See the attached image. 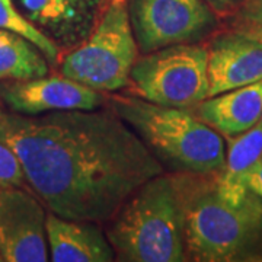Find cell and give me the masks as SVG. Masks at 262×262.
<instances>
[{"instance_id":"cell-3","label":"cell","mask_w":262,"mask_h":262,"mask_svg":"<svg viewBox=\"0 0 262 262\" xmlns=\"http://www.w3.org/2000/svg\"><path fill=\"white\" fill-rule=\"evenodd\" d=\"M106 103L140 136L160 163H166L172 170L217 175L225 166L223 136L187 108L118 94L106 96Z\"/></svg>"},{"instance_id":"cell-7","label":"cell","mask_w":262,"mask_h":262,"mask_svg":"<svg viewBox=\"0 0 262 262\" xmlns=\"http://www.w3.org/2000/svg\"><path fill=\"white\" fill-rule=\"evenodd\" d=\"M130 19L143 54L159 48L198 42L215 27L213 10L203 0H133Z\"/></svg>"},{"instance_id":"cell-8","label":"cell","mask_w":262,"mask_h":262,"mask_svg":"<svg viewBox=\"0 0 262 262\" xmlns=\"http://www.w3.org/2000/svg\"><path fill=\"white\" fill-rule=\"evenodd\" d=\"M46 207L22 187L0 188V258L6 262L48 261Z\"/></svg>"},{"instance_id":"cell-21","label":"cell","mask_w":262,"mask_h":262,"mask_svg":"<svg viewBox=\"0 0 262 262\" xmlns=\"http://www.w3.org/2000/svg\"><path fill=\"white\" fill-rule=\"evenodd\" d=\"M0 261H2V258H0Z\"/></svg>"},{"instance_id":"cell-17","label":"cell","mask_w":262,"mask_h":262,"mask_svg":"<svg viewBox=\"0 0 262 262\" xmlns=\"http://www.w3.org/2000/svg\"><path fill=\"white\" fill-rule=\"evenodd\" d=\"M233 13L230 29L262 44V0H242Z\"/></svg>"},{"instance_id":"cell-11","label":"cell","mask_w":262,"mask_h":262,"mask_svg":"<svg viewBox=\"0 0 262 262\" xmlns=\"http://www.w3.org/2000/svg\"><path fill=\"white\" fill-rule=\"evenodd\" d=\"M48 255L53 262H110L115 252L99 223L47 213Z\"/></svg>"},{"instance_id":"cell-6","label":"cell","mask_w":262,"mask_h":262,"mask_svg":"<svg viewBox=\"0 0 262 262\" xmlns=\"http://www.w3.org/2000/svg\"><path fill=\"white\" fill-rule=\"evenodd\" d=\"M130 80L146 101L191 108L208 98L206 47L189 42L146 53L136 60Z\"/></svg>"},{"instance_id":"cell-14","label":"cell","mask_w":262,"mask_h":262,"mask_svg":"<svg viewBox=\"0 0 262 262\" xmlns=\"http://www.w3.org/2000/svg\"><path fill=\"white\" fill-rule=\"evenodd\" d=\"M47 73V58L32 42L0 29V80H25Z\"/></svg>"},{"instance_id":"cell-5","label":"cell","mask_w":262,"mask_h":262,"mask_svg":"<svg viewBox=\"0 0 262 262\" xmlns=\"http://www.w3.org/2000/svg\"><path fill=\"white\" fill-rule=\"evenodd\" d=\"M137 53L127 0H103L91 35L66 56L61 75L99 92H117L131 82Z\"/></svg>"},{"instance_id":"cell-2","label":"cell","mask_w":262,"mask_h":262,"mask_svg":"<svg viewBox=\"0 0 262 262\" xmlns=\"http://www.w3.org/2000/svg\"><path fill=\"white\" fill-rule=\"evenodd\" d=\"M184 208L185 258L262 262V198L248 189L237 204L217 194L215 175L175 172Z\"/></svg>"},{"instance_id":"cell-19","label":"cell","mask_w":262,"mask_h":262,"mask_svg":"<svg viewBox=\"0 0 262 262\" xmlns=\"http://www.w3.org/2000/svg\"><path fill=\"white\" fill-rule=\"evenodd\" d=\"M246 185L252 192H255L256 195H259L262 198V159L248 173Z\"/></svg>"},{"instance_id":"cell-13","label":"cell","mask_w":262,"mask_h":262,"mask_svg":"<svg viewBox=\"0 0 262 262\" xmlns=\"http://www.w3.org/2000/svg\"><path fill=\"white\" fill-rule=\"evenodd\" d=\"M262 159V118L252 128L227 137L223 169L214 177L217 194L230 204H237L248 192L246 177Z\"/></svg>"},{"instance_id":"cell-10","label":"cell","mask_w":262,"mask_h":262,"mask_svg":"<svg viewBox=\"0 0 262 262\" xmlns=\"http://www.w3.org/2000/svg\"><path fill=\"white\" fill-rule=\"evenodd\" d=\"M208 96L223 94L262 79V44L229 29L206 47Z\"/></svg>"},{"instance_id":"cell-4","label":"cell","mask_w":262,"mask_h":262,"mask_svg":"<svg viewBox=\"0 0 262 262\" xmlns=\"http://www.w3.org/2000/svg\"><path fill=\"white\" fill-rule=\"evenodd\" d=\"M105 234L122 262H184V208L177 177L144 182L108 222Z\"/></svg>"},{"instance_id":"cell-1","label":"cell","mask_w":262,"mask_h":262,"mask_svg":"<svg viewBox=\"0 0 262 262\" xmlns=\"http://www.w3.org/2000/svg\"><path fill=\"white\" fill-rule=\"evenodd\" d=\"M0 141L18 156L42 206L69 220L108 223L134 191L165 172L113 110L24 115L0 108Z\"/></svg>"},{"instance_id":"cell-9","label":"cell","mask_w":262,"mask_h":262,"mask_svg":"<svg viewBox=\"0 0 262 262\" xmlns=\"http://www.w3.org/2000/svg\"><path fill=\"white\" fill-rule=\"evenodd\" d=\"M0 98L10 111L39 115L51 111H94L106 103L103 92L66 76H41L25 80L0 82Z\"/></svg>"},{"instance_id":"cell-18","label":"cell","mask_w":262,"mask_h":262,"mask_svg":"<svg viewBox=\"0 0 262 262\" xmlns=\"http://www.w3.org/2000/svg\"><path fill=\"white\" fill-rule=\"evenodd\" d=\"M25 173L15 151L0 141V188L25 187Z\"/></svg>"},{"instance_id":"cell-12","label":"cell","mask_w":262,"mask_h":262,"mask_svg":"<svg viewBox=\"0 0 262 262\" xmlns=\"http://www.w3.org/2000/svg\"><path fill=\"white\" fill-rule=\"evenodd\" d=\"M187 110L225 139L237 136L252 128L262 118V79L208 96Z\"/></svg>"},{"instance_id":"cell-16","label":"cell","mask_w":262,"mask_h":262,"mask_svg":"<svg viewBox=\"0 0 262 262\" xmlns=\"http://www.w3.org/2000/svg\"><path fill=\"white\" fill-rule=\"evenodd\" d=\"M76 0H22L32 20L41 24H56L75 15Z\"/></svg>"},{"instance_id":"cell-15","label":"cell","mask_w":262,"mask_h":262,"mask_svg":"<svg viewBox=\"0 0 262 262\" xmlns=\"http://www.w3.org/2000/svg\"><path fill=\"white\" fill-rule=\"evenodd\" d=\"M0 29L9 31L13 34H18L29 42H32L35 47L44 54L48 61L57 63L60 51L56 42L42 32L25 16H22L18 10L15 9L12 0H0Z\"/></svg>"},{"instance_id":"cell-20","label":"cell","mask_w":262,"mask_h":262,"mask_svg":"<svg viewBox=\"0 0 262 262\" xmlns=\"http://www.w3.org/2000/svg\"><path fill=\"white\" fill-rule=\"evenodd\" d=\"M204 2L213 12L220 13V15H226V13L234 12L242 0H204Z\"/></svg>"}]
</instances>
